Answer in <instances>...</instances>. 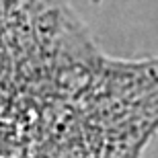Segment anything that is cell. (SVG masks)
<instances>
[{
  "label": "cell",
  "instance_id": "6da1fadb",
  "mask_svg": "<svg viewBox=\"0 0 158 158\" xmlns=\"http://www.w3.org/2000/svg\"><path fill=\"white\" fill-rule=\"evenodd\" d=\"M156 134L158 56H109L68 0H0V156H138Z\"/></svg>",
  "mask_w": 158,
  "mask_h": 158
}]
</instances>
